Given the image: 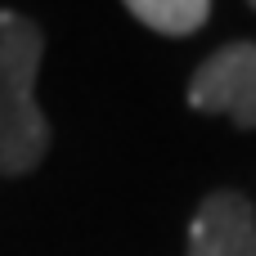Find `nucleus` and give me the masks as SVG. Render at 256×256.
<instances>
[{
    "label": "nucleus",
    "instance_id": "1",
    "mask_svg": "<svg viewBox=\"0 0 256 256\" xmlns=\"http://www.w3.org/2000/svg\"><path fill=\"white\" fill-rule=\"evenodd\" d=\"M40 58V27L14 9H0V176H27L50 153V122L36 104Z\"/></svg>",
    "mask_w": 256,
    "mask_h": 256
},
{
    "label": "nucleus",
    "instance_id": "5",
    "mask_svg": "<svg viewBox=\"0 0 256 256\" xmlns=\"http://www.w3.org/2000/svg\"><path fill=\"white\" fill-rule=\"evenodd\" d=\"M248 4H252V9H256V0H248Z\"/></svg>",
    "mask_w": 256,
    "mask_h": 256
},
{
    "label": "nucleus",
    "instance_id": "4",
    "mask_svg": "<svg viewBox=\"0 0 256 256\" xmlns=\"http://www.w3.org/2000/svg\"><path fill=\"white\" fill-rule=\"evenodd\" d=\"M135 22L162 32V36H194L212 18V0H122Z\"/></svg>",
    "mask_w": 256,
    "mask_h": 256
},
{
    "label": "nucleus",
    "instance_id": "2",
    "mask_svg": "<svg viewBox=\"0 0 256 256\" xmlns=\"http://www.w3.org/2000/svg\"><path fill=\"white\" fill-rule=\"evenodd\" d=\"M189 108L220 112L238 130H256V40L216 50L189 81Z\"/></svg>",
    "mask_w": 256,
    "mask_h": 256
},
{
    "label": "nucleus",
    "instance_id": "3",
    "mask_svg": "<svg viewBox=\"0 0 256 256\" xmlns=\"http://www.w3.org/2000/svg\"><path fill=\"white\" fill-rule=\"evenodd\" d=\"M189 256H256V207L248 194L216 189L189 225Z\"/></svg>",
    "mask_w": 256,
    "mask_h": 256
}]
</instances>
